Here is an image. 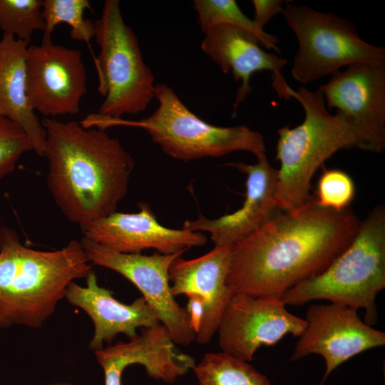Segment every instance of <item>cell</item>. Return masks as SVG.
Wrapping results in <instances>:
<instances>
[{
    "label": "cell",
    "mask_w": 385,
    "mask_h": 385,
    "mask_svg": "<svg viewBox=\"0 0 385 385\" xmlns=\"http://www.w3.org/2000/svg\"><path fill=\"white\" fill-rule=\"evenodd\" d=\"M361 221L350 207L337 211L312 198L274 215L231 248L226 284L234 294L282 298L323 272L355 237Z\"/></svg>",
    "instance_id": "1"
},
{
    "label": "cell",
    "mask_w": 385,
    "mask_h": 385,
    "mask_svg": "<svg viewBox=\"0 0 385 385\" xmlns=\"http://www.w3.org/2000/svg\"><path fill=\"white\" fill-rule=\"evenodd\" d=\"M41 123L48 188L63 215L83 231L116 211L128 192L134 159L105 130L52 118Z\"/></svg>",
    "instance_id": "2"
},
{
    "label": "cell",
    "mask_w": 385,
    "mask_h": 385,
    "mask_svg": "<svg viewBox=\"0 0 385 385\" xmlns=\"http://www.w3.org/2000/svg\"><path fill=\"white\" fill-rule=\"evenodd\" d=\"M93 270L80 241L53 251L24 246L0 225V328L40 327L64 297L67 286Z\"/></svg>",
    "instance_id": "3"
},
{
    "label": "cell",
    "mask_w": 385,
    "mask_h": 385,
    "mask_svg": "<svg viewBox=\"0 0 385 385\" xmlns=\"http://www.w3.org/2000/svg\"><path fill=\"white\" fill-rule=\"evenodd\" d=\"M286 93L289 100L301 104L305 114L299 125L277 130L276 160L280 168L275 200L278 208L291 211L312 198L311 180L325 160L342 149L363 150V145L354 121L339 111L331 114L319 89L301 86L295 91L289 86Z\"/></svg>",
    "instance_id": "4"
},
{
    "label": "cell",
    "mask_w": 385,
    "mask_h": 385,
    "mask_svg": "<svg viewBox=\"0 0 385 385\" xmlns=\"http://www.w3.org/2000/svg\"><path fill=\"white\" fill-rule=\"evenodd\" d=\"M385 287V207H375L351 243L321 273L289 289L285 304L317 299L365 310L364 322L376 324V295Z\"/></svg>",
    "instance_id": "5"
},
{
    "label": "cell",
    "mask_w": 385,
    "mask_h": 385,
    "mask_svg": "<svg viewBox=\"0 0 385 385\" xmlns=\"http://www.w3.org/2000/svg\"><path fill=\"white\" fill-rule=\"evenodd\" d=\"M154 97L158 106L149 117L138 121L106 117L105 127L143 128L165 154L183 161L221 157L235 151L250 152L256 157L265 153L261 133L246 125L220 127L202 120L170 86L155 83Z\"/></svg>",
    "instance_id": "6"
},
{
    "label": "cell",
    "mask_w": 385,
    "mask_h": 385,
    "mask_svg": "<svg viewBox=\"0 0 385 385\" xmlns=\"http://www.w3.org/2000/svg\"><path fill=\"white\" fill-rule=\"evenodd\" d=\"M94 25L100 47L94 59L98 90L105 97L98 113L120 118L143 112L155 98V78L143 61L135 34L123 21L120 1H105Z\"/></svg>",
    "instance_id": "7"
},
{
    "label": "cell",
    "mask_w": 385,
    "mask_h": 385,
    "mask_svg": "<svg viewBox=\"0 0 385 385\" xmlns=\"http://www.w3.org/2000/svg\"><path fill=\"white\" fill-rule=\"evenodd\" d=\"M292 2L285 1L281 14L298 41L294 80L307 83L357 63L385 65L384 47L364 41L353 22Z\"/></svg>",
    "instance_id": "8"
},
{
    "label": "cell",
    "mask_w": 385,
    "mask_h": 385,
    "mask_svg": "<svg viewBox=\"0 0 385 385\" xmlns=\"http://www.w3.org/2000/svg\"><path fill=\"white\" fill-rule=\"evenodd\" d=\"M89 262L112 270L132 282L157 314L175 344L188 345L196 334L190 327L185 307L171 293L169 269L184 252L151 255L120 253L84 237L80 241Z\"/></svg>",
    "instance_id": "9"
},
{
    "label": "cell",
    "mask_w": 385,
    "mask_h": 385,
    "mask_svg": "<svg viewBox=\"0 0 385 385\" xmlns=\"http://www.w3.org/2000/svg\"><path fill=\"white\" fill-rule=\"evenodd\" d=\"M306 326L281 298L238 293L228 302L217 332L222 351L249 362L262 346H272L287 334L299 337Z\"/></svg>",
    "instance_id": "10"
},
{
    "label": "cell",
    "mask_w": 385,
    "mask_h": 385,
    "mask_svg": "<svg viewBox=\"0 0 385 385\" xmlns=\"http://www.w3.org/2000/svg\"><path fill=\"white\" fill-rule=\"evenodd\" d=\"M26 84L34 111L50 117L78 113L87 91L81 53L55 44L43 34L41 44L27 48Z\"/></svg>",
    "instance_id": "11"
},
{
    "label": "cell",
    "mask_w": 385,
    "mask_h": 385,
    "mask_svg": "<svg viewBox=\"0 0 385 385\" xmlns=\"http://www.w3.org/2000/svg\"><path fill=\"white\" fill-rule=\"evenodd\" d=\"M307 326L299 337L291 361L311 354L326 364L322 385L340 364L369 349L385 345V333L372 328L358 316L357 309L334 303L310 305Z\"/></svg>",
    "instance_id": "12"
},
{
    "label": "cell",
    "mask_w": 385,
    "mask_h": 385,
    "mask_svg": "<svg viewBox=\"0 0 385 385\" xmlns=\"http://www.w3.org/2000/svg\"><path fill=\"white\" fill-rule=\"evenodd\" d=\"M327 108L349 117L359 133L363 150L385 148V65L357 63L332 75L318 88Z\"/></svg>",
    "instance_id": "13"
},
{
    "label": "cell",
    "mask_w": 385,
    "mask_h": 385,
    "mask_svg": "<svg viewBox=\"0 0 385 385\" xmlns=\"http://www.w3.org/2000/svg\"><path fill=\"white\" fill-rule=\"evenodd\" d=\"M139 212H114L89 223L83 237L113 251L140 254L148 249L173 255L202 246L207 237L201 232L172 229L160 224L149 205L139 202Z\"/></svg>",
    "instance_id": "14"
},
{
    "label": "cell",
    "mask_w": 385,
    "mask_h": 385,
    "mask_svg": "<svg viewBox=\"0 0 385 385\" xmlns=\"http://www.w3.org/2000/svg\"><path fill=\"white\" fill-rule=\"evenodd\" d=\"M257 163H227L247 175L246 197L241 208L215 219L199 215L194 220H185L183 228L207 232L215 246L232 248L236 243L270 220L278 208L275 200L278 171L268 161L265 153L257 157Z\"/></svg>",
    "instance_id": "15"
},
{
    "label": "cell",
    "mask_w": 385,
    "mask_h": 385,
    "mask_svg": "<svg viewBox=\"0 0 385 385\" xmlns=\"http://www.w3.org/2000/svg\"><path fill=\"white\" fill-rule=\"evenodd\" d=\"M202 50L217 63L223 73L231 71L235 81L241 80L233 103L235 115L239 105L252 90L250 85L255 72L270 71L272 86L279 98L289 100L287 83L281 71L287 64L278 54L267 53L259 46L258 38L251 32L229 24L210 26L205 32Z\"/></svg>",
    "instance_id": "16"
},
{
    "label": "cell",
    "mask_w": 385,
    "mask_h": 385,
    "mask_svg": "<svg viewBox=\"0 0 385 385\" xmlns=\"http://www.w3.org/2000/svg\"><path fill=\"white\" fill-rule=\"evenodd\" d=\"M86 287L74 281L69 283L64 297L91 319L94 334L88 347L93 351L103 349V342L111 344L118 334H124L131 339L138 336V328H149L160 323L143 297L135 299L130 304L120 302L109 289L98 285L93 270L86 277Z\"/></svg>",
    "instance_id": "17"
},
{
    "label": "cell",
    "mask_w": 385,
    "mask_h": 385,
    "mask_svg": "<svg viewBox=\"0 0 385 385\" xmlns=\"http://www.w3.org/2000/svg\"><path fill=\"white\" fill-rule=\"evenodd\" d=\"M231 248L215 246L207 253L192 260L178 257L169 269L173 297L197 294L205 304L201 329L195 340L207 344L217 332L222 314L233 295L226 284Z\"/></svg>",
    "instance_id": "18"
},
{
    "label": "cell",
    "mask_w": 385,
    "mask_h": 385,
    "mask_svg": "<svg viewBox=\"0 0 385 385\" xmlns=\"http://www.w3.org/2000/svg\"><path fill=\"white\" fill-rule=\"evenodd\" d=\"M145 329L128 342H118L94 351L99 365H111L122 372L130 365H143L150 377L168 384L193 370L195 359L176 347L161 323Z\"/></svg>",
    "instance_id": "19"
},
{
    "label": "cell",
    "mask_w": 385,
    "mask_h": 385,
    "mask_svg": "<svg viewBox=\"0 0 385 385\" xmlns=\"http://www.w3.org/2000/svg\"><path fill=\"white\" fill-rule=\"evenodd\" d=\"M29 42L6 34L0 38V116L19 125L29 135L36 153L44 156L46 130L26 93V58Z\"/></svg>",
    "instance_id": "20"
},
{
    "label": "cell",
    "mask_w": 385,
    "mask_h": 385,
    "mask_svg": "<svg viewBox=\"0 0 385 385\" xmlns=\"http://www.w3.org/2000/svg\"><path fill=\"white\" fill-rule=\"evenodd\" d=\"M193 371L198 385H271L248 361L223 351L205 354Z\"/></svg>",
    "instance_id": "21"
},
{
    "label": "cell",
    "mask_w": 385,
    "mask_h": 385,
    "mask_svg": "<svg viewBox=\"0 0 385 385\" xmlns=\"http://www.w3.org/2000/svg\"><path fill=\"white\" fill-rule=\"evenodd\" d=\"M193 7L197 14L199 25L204 33L210 26L229 24L242 28L253 34L260 44L268 49L281 53L277 46L279 39L260 29L240 9L235 0H194Z\"/></svg>",
    "instance_id": "22"
},
{
    "label": "cell",
    "mask_w": 385,
    "mask_h": 385,
    "mask_svg": "<svg viewBox=\"0 0 385 385\" xmlns=\"http://www.w3.org/2000/svg\"><path fill=\"white\" fill-rule=\"evenodd\" d=\"M87 9L92 10L88 0H43L42 14L46 24L44 35L51 36L56 26L66 23L71 27L70 36L90 46L95 35L94 21L84 19Z\"/></svg>",
    "instance_id": "23"
},
{
    "label": "cell",
    "mask_w": 385,
    "mask_h": 385,
    "mask_svg": "<svg viewBox=\"0 0 385 385\" xmlns=\"http://www.w3.org/2000/svg\"><path fill=\"white\" fill-rule=\"evenodd\" d=\"M42 0H0V28L4 34L30 41L34 31H45Z\"/></svg>",
    "instance_id": "24"
},
{
    "label": "cell",
    "mask_w": 385,
    "mask_h": 385,
    "mask_svg": "<svg viewBox=\"0 0 385 385\" xmlns=\"http://www.w3.org/2000/svg\"><path fill=\"white\" fill-rule=\"evenodd\" d=\"M355 194V186L351 177L337 169L326 170L317 185V202L322 207L337 211L347 207Z\"/></svg>",
    "instance_id": "25"
},
{
    "label": "cell",
    "mask_w": 385,
    "mask_h": 385,
    "mask_svg": "<svg viewBox=\"0 0 385 385\" xmlns=\"http://www.w3.org/2000/svg\"><path fill=\"white\" fill-rule=\"evenodd\" d=\"M34 150L26 132L16 123L0 116V180L12 173L21 156Z\"/></svg>",
    "instance_id": "26"
},
{
    "label": "cell",
    "mask_w": 385,
    "mask_h": 385,
    "mask_svg": "<svg viewBox=\"0 0 385 385\" xmlns=\"http://www.w3.org/2000/svg\"><path fill=\"white\" fill-rule=\"evenodd\" d=\"M255 9L253 21L262 29L267 23L282 10V0H253Z\"/></svg>",
    "instance_id": "27"
},
{
    "label": "cell",
    "mask_w": 385,
    "mask_h": 385,
    "mask_svg": "<svg viewBox=\"0 0 385 385\" xmlns=\"http://www.w3.org/2000/svg\"><path fill=\"white\" fill-rule=\"evenodd\" d=\"M188 304L185 307L188 315L190 328L197 335L200 332L205 312V304L203 299L195 294L186 295Z\"/></svg>",
    "instance_id": "28"
},
{
    "label": "cell",
    "mask_w": 385,
    "mask_h": 385,
    "mask_svg": "<svg viewBox=\"0 0 385 385\" xmlns=\"http://www.w3.org/2000/svg\"><path fill=\"white\" fill-rule=\"evenodd\" d=\"M58 385H67V384H58Z\"/></svg>",
    "instance_id": "29"
}]
</instances>
